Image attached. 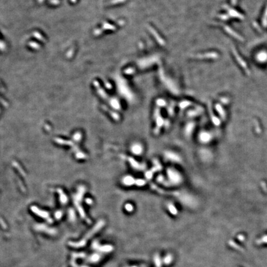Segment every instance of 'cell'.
I'll return each mask as SVG.
<instances>
[{"label":"cell","instance_id":"obj_1","mask_svg":"<svg viewBox=\"0 0 267 267\" xmlns=\"http://www.w3.org/2000/svg\"><path fill=\"white\" fill-rule=\"evenodd\" d=\"M233 53H234V56H235V57H236V60H237V62L239 63V65H241V66L244 69L245 71L246 72V73H247L248 75H250V72L249 69L248 67H247V64H246V63L245 62L244 60L243 59H242V58L239 56V55L237 53V52L236 51V50L235 49H233Z\"/></svg>","mask_w":267,"mask_h":267},{"label":"cell","instance_id":"obj_2","mask_svg":"<svg viewBox=\"0 0 267 267\" xmlns=\"http://www.w3.org/2000/svg\"><path fill=\"white\" fill-rule=\"evenodd\" d=\"M124 157L126 158L127 161H128V162L130 163V164L132 165V166H133V168H135V169H139V170L144 169V166H143V165L140 164L139 163H137V161H135V160H134L133 158L128 157V156H124Z\"/></svg>","mask_w":267,"mask_h":267},{"label":"cell","instance_id":"obj_3","mask_svg":"<svg viewBox=\"0 0 267 267\" xmlns=\"http://www.w3.org/2000/svg\"><path fill=\"white\" fill-rule=\"evenodd\" d=\"M256 59L260 63L265 62L267 61V53L265 51H260L257 55Z\"/></svg>","mask_w":267,"mask_h":267},{"label":"cell","instance_id":"obj_4","mask_svg":"<svg viewBox=\"0 0 267 267\" xmlns=\"http://www.w3.org/2000/svg\"><path fill=\"white\" fill-rule=\"evenodd\" d=\"M132 151L135 155H140L143 151V148L141 145L136 143V144L133 145L131 147Z\"/></svg>","mask_w":267,"mask_h":267},{"label":"cell","instance_id":"obj_5","mask_svg":"<svg viewBox=\"0 0 267 267\" xmlns=\"http://www.w3.org/2000/svg\"><path fill=\"white\" fill-rule=\"evenodd\" d=\"M225 29H226V31L229 33V34H231L232 36H233L234 38H237V40H240V41H244L243 37H241V36L240 35H239L238 33L235 32L234 30H232V29H231L229 27H226Z\"/></svg>","mask_w":267,"mask_h":267},{"label":"cell","instance_id":"obj_6","mask_svg":"<svg viewBox=\"0 0 267 267\" xmlns=\"http://www.w3.org/2000/svg\"><path fill=\"white\" fill-rule=\"evenodd\" d=\"M229 14H230L231 16H233V17H234L239 18V19H242V20H243V19H244V16L243 14H241L240 12H237V11H235L234 9H230L229 10Z\"/></svg>","mask_w":267,"mask_h":267},{"label":"cell","instance_id":"obj_7","mask_svg":"<svg viewBox=\"0 0 267 267\" xmlns=\"http://www.w3.org/2000/svg\"><path fill=\"white\" fill-rule=\"evenodd\" d=\"M210 139V135L208 133H202L200 134V140L201 142H207Z\"/></svg>","mask_w":267,"mask_h":267},{"label":"cell","instance_id":"obj_8","mask_svg":"<svg viewBox=\"0 0 267 267\" xmlns=\"http://www.w3.org/2000/svg\"><path fill=\"white\" fill-rule=\"evenodd\" d=\"M229 245L231 246V247H233L234 249H235L238 250H239V251H243V249H242V247H241V246H239L238 244H236V242H234V241H229Z\"/></svg>","mask_w":267,"mask_h":267},{"label":"cell","instance_id":"obj_9","mask_svg":"<svg viewBox=\"0 0 267 267\" xmlns=\"http://www.w3.org/2000/svg\"><path fill=\"white\" fill-rule=\"evenodd\" d=\"M216 108L217 111H218V113H219V115H220V116H221V118H223V119H225V118H226L225 112H224V111L223 110V109L222 108L221 106L219 105H216Z\"/></svg>","mask_w":267,"mask_h":267},{"label":"cell","instance_id":"obj_10","mask_svg":"<svg viewBox=\"0 0 267 267\" xmlns=\"http://www.w3.org/2000/svg\"><path fill=\"white\" fill-rule=\"evenodd\" d=\"M168 208H169V211H170L173 215H176L177 213H178L176 208V207L173 205L169 204V206H168Z\"/></svg>","mask_w":267,"mask_h":267},{"label":"cell","instance_id":"obj_11","mask_svg":"<svg viewBox=\"0 0 267 267\" xmlns=\"http://www.w3.org/2000/svg\"><path fill=\"white\" fill-rule=\"evenodd\" d=\"M262 24L264 27L267 26V6L266 9H265V12H264V16L263 17Z\"/></svg>","mask_w":267,"mask_h":267},{"label":"cell","instance_id":"obj_12","mask_svg":"<svg viewBox=\"0 0 267 267\" xmlns=\"http://www.w3.org/2000/svg\"><path fill=\"white\" fill-rule=\"evenodd\" d=\"M171 260H172V256L171 255H167L166 257L165 258L164 261H165V263L166 264H170Z\"/></svg>","mask_w":267,"mask_h":267},{"label":"cell","instance_id":"obj_13","mask_svg":"<svg viewBox=\"0 0 267 267\" xmlns=\"http://www.w3.org/2000/svg\"><path fill=\"white\" fill-rule=\"evenodd\" d=\"M125 208H126V210L127 211H132L133 210V209H134L133 206L131 205V204H130V203L126 205Z\"/></svg>","mask_w":267,"mask_h":267},{"label":"cell","instance_id":"obj_14","mask_svg":"<svg viewBox=\"0 0 267 267\" xmlns=\"http://www.w3.org/2000/svg\"><path fill=\"white\" fill-rule=\"evenodd\" d=\"M238 239L240 240V241H242L244 240V236H242V235H239L238 236Z\"/></svg>","mask_w":267,"mask_h":267},{"label":"cell","instance_id":"obj_15","mask_svg":"<svg viewBox=\"0 0 267 267\" xmlns=\"http://www.w3.org/2000/svg\"><path fill=\"white\" fill-rule=\"evenodd\" d=\"M262 242H267V236H265L264 238L262 239Z\"/></svg>","mask_w":267,"mask_h":267},{"label":"cell","instance_id":"obj_16","mask_svg":"<svg viewBox=\"0 0 267 267\" xmlns=\"http://www.w3.org/2000/svg\"></svg>","mask_w":267,"mask_h":267}]
</instances>
